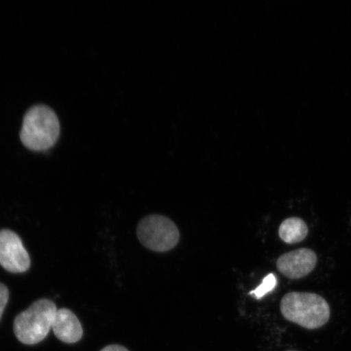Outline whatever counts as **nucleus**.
<instances>
[{
	"label": "nucleus",
	"instance_id": "f257e3e1",
	"mask_svg": "<svg viewBox=\"0 0 351 351\" xmlns=\"http://www.w3.org/2000/svg\"><path fill=\"white\" fill-rule=\"evenodd\" d=\"M283 317L306 329L326 326L330 318V307L326 300L313 293L291 292L280 301Z\"/></svg>",
	"mask_w": 351,
	"mask_h": 351
},
{
	"label": "nucleus",
	"instance_id": "f03ea898",
	"mask_svg": "<svg viewBox=\"0 0 351 351\" xmlns=\"http://www.w3.org/2000/svg\"><path fill=\"white\" fill-rule=\"evenodd\" d=\"M60 131V121L54 111L44 105H37L26 112L20 137L29 150L43 152L54 146Z\"/></svg>",
	"mask_w": 351,
	"mask_h": 351
},
{
	"label": "nucleus",
	"instance_id": "7ed1b4c3",
	"mask_svg": "<svg viewBox=\"0 0 351 351\" xmlns=\"http://www.w3.org/2000/svg\"><path fill=\"white\" fill-rule=\"evenodd\" d=\"M57 307L53 302L43 298L22 311L14 320L13 329L17 339L25 345L39 343L49 333Z\"/></svg>",
	"mask_w": 351,
	"mask_h": 351
},
{
	"label": "nucleus",
	"instance_id": "20e7f679",
	"mask_svg": "<svg viewBox=\"0 0 351 351\" xmlns=\"http://www.w3.org/2000/svg\"><path fill=\"white\" fill-rule=\"evenodd\" d=\"M137 235L145 247L156 252L170 251L180 239L178 227L171 219L160 215L143 219L138 223Z\"/></svg>",
	"mask_w": 351,
	"mask_h": 351
},
{
	"label": "nucleus",
	"instance_id": "39448f33",
	"mask_svg": "<svg viewBox=\"0 0 351 351\" xmlns=\"http://www.w3.org/2000/svg\"><path fill=\"white\" fill-rule=\"evenodd\" d=\"M0 265L10 273L28 271L30 257L20 237L10 230H0Z\"/></svg>",
	"mask_w": 351,
	"mask_h": 351
},
{
	"label": "nucleus",
	"instance_id": "423d86ee",
	"mask_svg": "<svg viewBox=\"0 0 351 351\" xmlns=\"http://www.w3.org/2000/svg\"><path fill=\"white\" fill-rule=\"evenodd\" d=\"M317 263V256L313 250L301 248L280 256L276 261V267L287 278L296 280L311 274Z\"/></svg>",
	"mask_w": 351,
	"mask_h": 351
},
{
	"label": "nucleus",
	"instance_id": "0eeeda50",
	"mask_svg": "<svg viewBox=\"0 0 351 351\" xmlns=\"http://www.w3.org/2000/svg\"><path fill=\"white\" fill-rule=\"evenodd\" d=\"M52 329L57 339L68 344L76 343L83 336L80 322L73 311L66 308L57 310Z\"/></svg>",
	"mask_w": 351,
	"mask_h": 351
},
{
	"label": "nucleus",
	"instance_id": "6e6552de",
	"mask_svg": "<svg viewBox=\"0 0 351 351\" xmlns=\"http://www.w3.org/2000/svg\"><path fill=\"white\" fill-rule=\"evenodd\" d=\"M307 234H308V227L301 218L285 219L279 227L280 239L287 244L300 243L306 238Z\"/></svg>",
	"mask_w": 351,
	"mask_h": 351
},
{
	"label": "nucleus",
	"instance_id": "1a4fd4ad",
	"mask_svg": "<svg viewBox=\"0 0 351 351\" xmlns=\"http://www.w3.org/2000/svg\"><path fill=\"white\" fill-rule=\"evenodd\" d=\"M276 284H278V280H276V276L274 274H270L265 276L261 285H258L254 291L251 292V295H254L257 300H260V298L267 295V293L274 291Z\"/></svg>",
	"mask_w": 351,
	"mask_h": 351
},
{
	"label": "nucleus",
	"instance_id": "9d476101",
	"mask_svg": "<svg viewBox=\"0 0 351 351\" xmlns=\"http://www.w3.org/2000/svg\"><path fill=\"white\" fill-rule=\"evenodd\" d=\"M10 293L5 285L0 283V319H1L4 309L7 306Z\"/></svg>",
	"mask_w": 351,
	"mask_h": 351
},
{
	"label": "nucleus",
	"instance_id": "9b49d317",
	"mask_svg": "<svg viewBox=\"0 0 351 351\" xmlns=\"http://www.w3.org/2000/svg\"><path fill=\"white\" fill-rule=\"evenodd\" d=\"M100 351H129L125 346L121 345H109Z\"/></svg>",
	"mask_w": 351,
	"mask_h": 351
},
{
	"label": "nucleus",
	"instance_id": "f8f14e48",
	"mask_svg": "<svg viewBox=\"0 0 351 351\" xmlns=\"http://www.w3.org/2000/svg\"><path fill=\"white\" fill-rule=\"evenodd\" d=\"M288 351H295V350H288Z\"/></svg>",
	"mask_w": 351,
	"mask_h": 351
}]
</instances>
